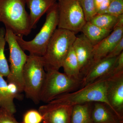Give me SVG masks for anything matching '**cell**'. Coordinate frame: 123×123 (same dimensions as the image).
I'll list each match as a JSON object with an SVG mask.
<instances>
[{
	"instance_id": "obj_9",
	"label": "cell",
	"mask_w": 123,
	"mask_h": 123,
	"mask_svg": "<svg viewBox=\"0 0 123 123\" xmlns=\"http://www.w3.org/2000/svg\"><path fill=\"white\" fill-rule=\"evenodd\" d=\"M107 97L111 109L123 121V72L108 78Z\"/></svg>"
},
{
	"instance_id": "obj_12",
	"label": "cell",
	"mask_w": 123,
	"mask_h": 123,
	"mask_svg": "<svg viewBox=\"0 0 123 123\" xmlns=\"http://www.w3.org/2000/svg\"><path fill=\"white\" fill-rule=\"evenodd\" d=\"M123 37V27H116L107 37L94 46L93 57L91 67L99 61L105 58Z\"/></svg>"
},
{
	"instance_id": "obj_13",
	"label": "cell",
	"mask_w": 123,
	"mask_h": 123,
	"mask_svg": "<svg viewBox=\"0 0 123 123\" xmlns=\"http://www.w3.org/2000/svg\"><path fill=\"white\" fill-rule=\"evenodd\" d=\"M117 57L105 58L94 65L83 78L82 87L104 77L113 75L112 70Z\"/></svg>"
},
{
	"instance_id": "obj_18",
	"label": "cell",
	"mask_w": 123,
	"mask_h": 123,
	"mask_svg": "<svg viewBox=\"0 0 123 123\" xmlns=\"http://www.w3.org/2000/svg\"><path fill=\"white\" fill-rule=\"evenodd\" d=\"M14 98L9 91L7 81L0 75V108L14 114L16 112Z\"/></svg>"
},
{
	"instance_id": "obj_17",
	"label": "cell",
	"mask_w": 123,
	"mask_h": 123,
	"mask_svg": "<svg viewBox=\"0 0 123 123\" xmlns=\"http://www.w3.org/2000/svg\"><path fill=\"white\" fill-rule=\"evenodd\" d=\"M64 73L70 77L77 79H83L76 56L72 47L69 51L62 64Z\"/></svg>"
},
{
	"instance_id": "obj_7",
	"label": "cell",
	"mask_w": 123,
	"mask_h": 123,
	"mask_svg": "<svg viewBox=\"0 0 123 123\" xmlns=\"http://www.w3.org/2000/svg\"><path fill=\"white\" fill-rule=\"evenodd\" d=\"M5 39L8 45L10 63L7 82L15 85L20 93L24 91L23 72L28 55L18 44L16 35L9 29H6Z\"/></svg>"
},
{
	"instance_id": "obj_4",
	"label": "cell",
	"mask_w": 123,
	"mask_h": 123,
	"mask_svg": "<svg viewBox=\"0 0 123 123\" xmlns=\"http://www.w3.org/2000/svg\"><path fill=\"white\" fill-rule=\"evenodd\" d=\"M46 21L39 32L33 39L26 41L22 36L16 35L17 41L24 51L30 54L42 56L44 55L49 41L58 26L57 2L47 12Z\"/></svg>"
},
{
	"instance_id": "obj_25",
	"label": "cell",
	"mask_w": 123,
	"mask_h": 123,
	"mask_svg": "<svg viewBox=\"0 0 123 123\" xmlns=\"http://www.w3.org/2000/svg\"><path fill=\"white\" fill-rule=\"evenodd\" d=\"M0 123H20L14 117L13 115L0 108Z\"/></svg>"
},
{
	"instance_id": "obj_5",
	"label": "cell",
	"mask_w": 123,
	"mask_h": 123,
	"mask_svg": "<svg viewBox=\"0 0 123 123\" xmlns=\"http://www.w3.org/2000/svg\"><path fill=\"white\" fill-rule=\"evenodd\" d=\"M82 84L83 79L70 77L59 70H47L40 101L48 103L61 95L78 90L82 87Z\"/></svg>"
},
{
	"instance_id": "obj_22",
	"label": "cell",
	"mask_w": 123,
	"mask_h": 123,
	"mask_svg": "<svg viewBox=\"0 0 123 123\" xmlns=\"http://www.w3.org/2000/svg\"><path fill=\"white\" fill-rule=\"evenodd\" d=\"M84 11L86 21H89L97 14L94 0H78Z\"/></svg>"
},
{
	"instance_id": "obj_27",
	"label": "cell",
	"mask_w": 123,
	"mask_h": 123,
	"mask_svg": "<svg viewBox=\"0 0 123 123\" xmlns=\"http://www.w3.org/2000/svg\"><path fill=\"white\" fill-rule=\"evenodd\" d=\"M123 37L115 46L105 58H112L117 57L123 52Z\"/></svg>"
},
{
	"instance_id": "obj_28",
	"label": "cell",
	"mask_w": 123,
	"mask_h": 123,
	"mask_svg": "<svg viewBox=\"0 0 123 123\" xmlns=\"http://www.w3.org/2000/svg\"><path fill=\"white\" fill-rule=\"evenodd\" d=\"M118 27H123V14L118 16V22L115 28Z\"/></svg>"
},
{
	"instance_id": "obj_6",
	"label": "cell",
	"mask_w": 123,
	"mask_h": 123,
	"mask_svg": "<svg viewBox=\"0 0 123 123\" xmlns=\"http://www.w3.org/2000/svg\"><path fill=\"white\" fill-rule=\"evenodd\" d=\"M42 56L30 54L23 72L24 91L28 98L38 104L46 72Z\"/></svg>"
},
{
	"instance_id": "obj_14",
	"label": "cell",
	"mask_w": 123,
	"mask_h": 123,
	"mask_svg": "<svg viewBox=\"0 0 123 123\" xmlns=\"http://www.w3.org/2000/svg\"><path fill=\"white\" fill-rule=\"evenodd\" d=\"M91 118L93 123H123L106 104L92 103Z\"/></svg>"
},
{
	"instance_id": "obj_23",
	"label": "cell",
	"mask_w": 123,
	"mask_h": 123,
	"mask_svg": "<svg viewBox=\"0 0 123 123\" xmlns=\"http://www.w3.org/2000/svg\"><path fill=\"white\" fill-rule=\"evenodd\" d=\"M43 118L38 111L31 110L24 114L23 117V123H42Z\"/></svg>"
},
{
	"instance_id": "obj_24",
	"label": "cell",
	"mask_w": 123,
	"mask_h": 123,
	"mask_svg": "<svg viewBox=\"0 0 123 123\" xmlns=\"http://www.w3.org/2000/svg\"><path fill=\"white\" fill-rule=\"evenodd\" d=\"M104 13L119 16L123 14V0H111L106 10Z\"/></svg>"
},
{
	"instance_id": "obj_19",
	"label": "cell",
	"mask_w": 123,
	"mask_h": 123,
	"mask_svg": "<svg viewBox=\"0 0 123 123\" xmlns=\"http://www.w3.org/2000/svg\"><path fill=\"white\" fill-rule=\"evenodd\" d=\"M92 103L73 106L70 123H93L91 118Z\"/></svg>"
},
{
	"instance_id": "obj_3",
	"label": "cell",
	"mask_w": 123,
	"mask_h": 123,
	"mask_svg": "<svg viewBox=\"0 0 123 123\" xmlns=\"http://www.w3.org/2000/svg\"><path fill=\"white\" fill-rule=\"evenodd\" d=\"M108 77H104L78 90L61 95L51 102L72 106L86 103L101 102L106 104L111 107L107 97Z\"/></svg>"
},
{
	"instance_id": "obj_11",
	"label": "cell",
	"mask_w": 123,
	"mask_h": 123,
	"mask_svg": "<svg viewBox=\"0 0 123 123\" xmlns=\"http://www.w3.org/2000/svg\"><path fill=\"white\" fill-rule=\"evenodd\" d=\"M93 47L83 34L76 37L73 44V47L79 63L83 79L92 65Z\"/></svg>"
},
{
	"instance_id": "obj_1",
	"label": "cell",
	"mask_w": 123,
	"mask_h": 123,
	"mask_svg": "<svg viewBox=\"0 0 123 123\" xmlns=\"http://www.w3.org/2000/svg\"><path fill=\"white\" fill-rule=\"evenodd\" d=\"M26 0H0V22L16 35L23 37L31 30Z\"/></svg>"
},
{
	"instance_id": "obj_21",
	"label": "cell",
	"mask_w": 123,
	"mask_h": 123,
	"mask_svg": "<svg viewBox=\"0 0 123 123\" xmlns=\"http://www.w3.org/2000/svg\"><path fill=\"white\" fill-rule=\"evenodd\" d=\"M6 29L0 28V75L7 77L10 73L9 66L5 54V48L6 42L5 39Z\"/></svg>"
},
{
	"instance_id": "obj_20",
	"label": "cell",
	"mask_w": 123,
	"mask_h": 123,
	"mask_svg": "<svg viewBox=\"0 0 123 123\" xmlns=\"http://www.w3.org/2000/svg\"><path fill=\"white\" fill-rule=\"evenodd\" d=\"M118 16L108 13L97 14L89 21L101 28L113 30L117 24Z\"/></svg>"
},
{
	"instance_id": "obj_16",
	"label": "cell",
	"mask_w": 123,
	"mask_h": 123,
	"mask_svg": "<svg viewBox=\"0 0 123 123\" xmlns=\"http://www.w3.org/2000/svg\"><path fill=\"white\" fill-rule=\"evenodd\" d=\"M112 30L103 29L87 21L82 28L81 31L84 36L94 46L109 35Z\"/></svg>"
},
{
	"instance_id": "obj_2",
	"label": "cell",
	"mask_w": 123,
	"mask_h": 123,
	"mask_svg": "<svg viewBox=\"0 0 123 123\" xmlns=\"http://www.w3.org/2000/svg\"><path fill=\"white\" fill-rule=\"evenodd\" d=\"M76 37V34L70 31L58 28L55 30L42 56L46 71L59 70L62 67Z\"/></svg>"
},
{
	"instance_id": "obj_10",
	"label": "cell",
	"mask_w": 123,
	"mask_h": 123,
	"mask_svg": "<svg viewBox=\"0 0 123 123\" xmlns=\"http://www.w3.org/2000/svg\"><path fill=\"white\" fill-rule=\"evenodd\" d=\"M46 104L39 108L43 118V123H70L73 106L52 102Z\"/></svg>"
},
{
	"instance_id": "obj_8",
	"label": "cell",
	"mask_w": 123,
	"mask_h": 123,
	"mask_svg": "<svg viewBox=\"0 0 123 123\" xmlns=\"http://www.w3.org/2000/svg\"><path fill=\"white\" fill-rule=\"evenodd\" d=\"M58 29L75 34L81 31L86 23L84 11L78 0H57Z\"/></svg>"
},
{
	"instance_id": "obj_26",
	"label": "cell",
	"mask_w": 123,
	"mask_h": 123,
	"mask_svg": "<svg viewBox=\"0 0 123 123\" xmlns=\"http://www.w3.org/2000/svg\"><path fill=\"white\" fill-rule=\"evenodd\" d=\"M111 0H94L95 6L97 14L104 13L109 6Z\"/></svg>"
},
{
	"instance_id": "obj_15",
	"label": "cell",
	"mask_w": 123,
	"mask_h": 123,
	"mask_svg": "<svg viewBox=\"0 0 123 123\" xmlns=\"http://www.w3.org/2000/svg\"><path fill=\"white\" fill-rule=\"evenodd\" d=\"M57 0H26L30 10V23L31 29H35L40 18L52 7Z\"/></svg>"
}]
</instances>
